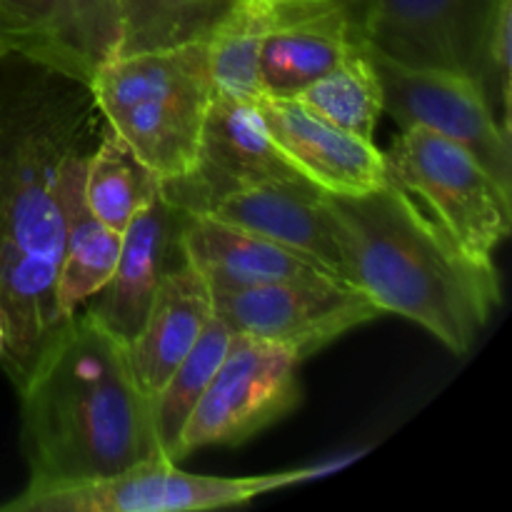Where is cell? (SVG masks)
<instances>
[{"label": "cell", "instance_id": "6da1fadb", "mask_svg": "<svg viewBox=\"0 0 512 512\" xmlns=\"http://www.w3.org/2000/svg\"><path fill=\"white\" fill-rule=\"evenodd\" d=\"M100 125L88 80L23 55L0 58V365L15 390L70 320L55 293L68 188Z\"/></svg>", "mask_w": 512, "mask_h": 512}, {"label": "cell", "instance_id": "7a4b0ae2", "mask_svg": "<svg viewBox=\"0 0 512 512\" xmlns=\"http://www.w3.org/2000/svg\"><path fill=\"white\" fill-rule=\"evenodd\" d=\"M25 490L118 475L165 458L153 398L140 388L128 348L75 313L20 385Z\"/></svg>", "mask_w": 512, "mask_h": 512}, {"label": "cell", "instance_id": "3957f363", "mask_svg": "<svg viewBox=\"0 0 512 512\" xmlns=\"http://www.w3.org/2000/svg\"><path fill=\"white\" fill-rule=\"evenodd\" d=\"M343 278L465 355L503 303L493 260L465 253L393 178L363 195L325 193Z\"/></svg>", "mask_w": 512, "mask_h": 512}, {"label": "cell", "instance_id": "277c9868", "mask_svg": "<svg viewBox=\"0 0 512 512\" xmlns=\"http://www.w3.org/2000/svg\"><path fill=\"white\" fill-rule=\"evenodd\" d=\"M108 123L160 180L180 178L195 163L215 98L205 40L143 53H115L90 78Z\"/></svg>", "mask_w": 512, "mask_h": 512}, {"label": "cell", "instance_id": "5b68a950", "mask_svg": "<svg viewBox=\"0 0 512 512\" xmlns=\"http://www.w3.org/2000/svg\"><path fill=\"white\" fill-rule=\"evenodd\" d=\"M355 455L255 475V478H218V475L185 473L168 458L133 465L118 475L53 488L23 490L18 498L0 505V512H193L245 505L273 490L343 470Z\"/></svg>", "mask_w": 512, "mask_h": 512}, {"label": "cell", "instance_id": "8992f818", "mask_svg": "<svg viewBox=\"0 0 512 512\" xmlns=\"http://www.w3.org/2000/svg\"><path fill=\"white\" fill-rule=\"evenodd\" d=\"M385 155L388 175L473 258L493 260L512 228V198L473 153L425 128H408Z\"/></svg>", "mask_w": 512, "mask_h": 512}, {"label": "cell", "instance_id": "52a82bcc", "mask_svg": "<svg viewBox=\"0 0 512 512\" xmlns=\"http://www.w3.org/2000/svg\"><path fill=\"white\" fill-rule=\"evenodd\" d=\"M293 350L233 333L175 448V463L213 445H240L293 413L303 398Z\"/></svg>", "mask_w": 512, "mask_h": 512}, {"label": "cell", "instance_id": "ba28073f", "mask_svg": "<svg viewBox=\"0 0 512 512\" xmlns=\"http://www.w3.org/2000/svg\"><path fill=\"white\" fill-rule=\"evenodd\" d=\"M368 50L383 85V110L400 130L425 128L463 145L512 193V138L493 118L473 75L415 68Z\"/></svg>", "mask_w": 512, "mask_h": 512}, {"label": "cell", "instance_id": "9c48e42d", "mask_svg": "<svg viewBox=\"0 0 512 512\" xmlns=\"http://www.w3.org/2000/svg\"><path fill=\"white\" fill-rule=\"evenodd\" d=\"M215 315L233 333L293 350L300 360L385 315L340 278H305L213 295Z\"/></svg>", "mask_w": 512, "mask_h": 512}, {"label": "cell", "instance_id": "30bf717a", "mask_svg": "<svg viewBox=\"0 0 512 512\" xmlns=\"http://www.w3.org/2000/svg\"><path fill=\"white\" fill-rule=\"evenodd\" d=\"M298 175L270 138L255 100L215 93L195 163L180 178L160 180V195L188 215H208L228 195Z\"/></svg>", "mask_w": 512, "mask_h": 512}, {"label": "cell", "instance_id": "8fae6325", "mask_svg": "<svg viewBox=\"0 0 512 512\" xmlns=\"http://www.w3.org/2000/svg\"><path fill=\"white\" fill-rule=\"evenodd\" d=\"M488 0H350L355 35L368 48L415 68L470 75V55Z\"/></svg>", "mask_w": 512, "mask_h": 512}, {"label": "cell", "instance_id": "7c38bea8", "mask_svg": "<svg viewBox=\"0 0 512 512\" xmlns=\"http://www.w3.org/2000/svg\"><path fill=\"white\" fill-rule=\"evenodd\" d=\"M115 0H0V50L88 80L118 53Z\"/></svg>", "mask_w": 512, "mask_h": 512}, {"label": "cell", "instance_id": "4fadbf2b", "mask_svg": "<svg viewBox=\"0 0 512 512\" xmlns=\"http://www.w3.org/2000/svg\"><path fill=\"white\" fill-rule=\"evenodd\" d=\"M185 220V210L158 195L125 225L113 275L83 305V313L125 348L143 328L163 275L185 260L180 248Z\"/></svg>", "mask_w": 512, "mask_h": 512}, {"label": "cell", "instance_id": "5bb4252c", "mask_svg": "<svg viewBox=\"0 0 512 512\" xmlns=\"http://www.w3.org/2000/svg\"><path fill=\"white\" fill-rule=\"evenodd\" d=\"M255 103L285 160L323 193L363 195L390 178L373 140L320 118L298 98L263 95Z\"/></svg>", "mask_w": 512, "mask_h": 512}, {"label": "cell", "instance_id": "9a60e30c", "mask_svg": "<svg viewBox=\"0 0 512 512\" xmlns=\"http://www.w3.org/2000/svg\"><path fill=\"white\" fill-rule=\"evenodd\" d=\"M353 38L350 13L338 0H278L260 48L263 95H298L343 58Z\"/></svg>", "mask_w": 512, "mask_h": 512}, {"label": "cell", "instance_id": "2e32d148", "mask_svg": "<svg viewBox=\"0 0 512 512\" xmlns=\"http://www.w3.org/2000/svg\"><path fill=\"white\" fill-rule=\"evenodd\" d=\"M208 215L295 250L333 273L335 278L345 280L340 248L335 243L333 223L325 208V193L303 175L268 180L228 195Z\"/></svg>", "mask_w": 512, "mask_h": 512}, {"label": "cell", "instance_id": "e0dca14e", "mask_svg": "<svg viewBox=\"0 0 512 512\" xmlns=\"http://www.w3.org/2000/svg\"><path fill=\"white\" fill-rule=\"evenodd\" d=\"M180 248L213 295L283 280L335 278L305 255L213 215H188L180 233Z\"/></svg>", "mask_w": 512, "mask_h": 512}, {"label": "cell", "instance_id": "ac0fdd59", "mask_svg": "<svg viewBox=\"0 0 512 512\" xmlns=\"http://www.w3.org/2000/svg\"><path fill=\"white\" fill-rule=\"evenodd\" d=\"M215 315L213 293L198 270L183 260L163 275L128 360L140 388L153 398Z\"/></svg>", "mask_w": 512, "mask_h": 512}, {"label": "cell", "instance_id": "d6986e66", "mask_svg": "<svg viewBox=\"0 0 512 512\" xmlns=\"http://www.w3.org/2000/svg\"><path fill=\"white\" fill-rule=\"evenodd\" d=\"M85 168L88 160L75 170L68 188V233L60 260L55 293L65 318L80 313L85 303L108 283L120 255L123 233L108 228L90 213L85 203Z\"/></svg>", "mask_w": 512, "mask_h": 512}, {"label": "cell", "instance_id": "ffe728a7", "mask_svg": "<svg viewBox=\"0 0 512 512\" xmlns=\"http://www.w3.org/2000/svg\"><path fill=\"white\" fill-rule=\"evenodd\" d=\"M160 195V175L110 128L100 125L98 143L85 168V203L108 228L123 233L125 225Z\"/></svg>", "mask_w": 512, "mask_h": 512}, {"label": "cell", "instance_id": "44dd1931", "mask_svg": "<svg viewBox=\"0 0 512 512\" xmlns=\"http://www.w3.org/2000/svg\"><path fill=\"white\" fill-rule=\"evenodd\" d=\"M293 98L308 105L320 118L368 140H373L380 115L385 113L380 75L368 45L358 35L328 73Z\"/></svg>", "mask_w": 512, "mask_h": 512}, {"label": "cell", "instance_id": "7402d4cb", "mask_svg": "<svg viewBox=\"0 0 512 512\" xmlns=\"http://www.w3.org/2000/svg\"><path fill=\"white\" fill-rule=\"evenodd\" d=\"M278 15V0H238L205 40L215 90L243 100L263 98L260 48Z\"/></svg>", "mask_w": 512, "mask_h": 512}, {"label": "cell", "instance_id": "603a6c76", "mask_svg": "<svg viewBox=\"0 0 512 512\" xmlns=\"http://www.w3.org/2000/svg\"><path fill=\"white\" fill-rule=\"evenodd\" d=\"M238 0H115L118 53H143L208 40Z\"/></svg>", "mask_w": 512, "mask_h": 512}, {"label": "cell", "instance_id": "cb8c5ba5", "mask_svg": "<svg viewBox=\"0 0 512 512\" xmlns=\"http://www.w3.org/2000/svg\"><path fill=\"white\" fill-rule=\"evenodd\" d=\"M230 340H233V330L218 315H213L203 333H200V338L190 348V353L180 360L178 368L163 383V388L153 395L155 428H158L165 458L173 460V463L183 428L188 425L195 405L200 403L205 388L213 380Z\"/></svg>", "mask_w": 512, "mask_h": 512}, {"label": "cell", "instance_id": "d4e9b609", "mask_svg": "<svg viewBox=\"0 0 512 512\" xmlns=\"http://www.w3.org/2000/svg\"><path fill=\"white\" fill-rule=\"evenodd\" d=\"M510 18L512 0H488L470 55V75L483 90L493 118L512 138Z\"/></svg>", "mask_w": 512, "mask_h": 512}, {"label": "cell", "instance_id": "484cf974", "mask_svg": "<svg viewBox=\"0 0 512 512\" xmlns=\"http://www.w3.org/2000/svg\"><path fill=\"white\" fill-rule=\"evenodd\" d=\"M0 350H3V320H0Z\"/></svg>", "mask_w": 512, "mask_h": 512}, {"label": "cell", "instance_id": "4316f807", "mask_svg": "<svg viewBox=\"0 0 512 512\" xmlns=\"http://www.w3.org/2000/svg\"><path fill=\"white\" fill-rule=\"evenodd\" d=\"M338 3H343V5H345V8H348V3H350V0H338Z\"/></svg>", "mask_w": 512, "mask_h": 512}, {"label": "cell", "instance_id": "83f0119b", "mask_svg": "<svg viewBox=\"0 0 512 512\" xmlns=\"http://www.w3.org/2000/svg\"><path fill=\"white\" fill-rule=\"evenodd\" d=\"M3 55H5V53H3V50H0V58H3Z\"/></svg>", "mask_w": 512, "mask_h": 512}]
</instances>
